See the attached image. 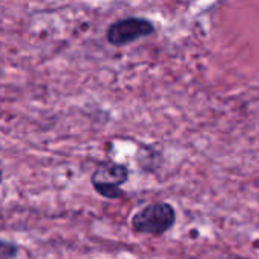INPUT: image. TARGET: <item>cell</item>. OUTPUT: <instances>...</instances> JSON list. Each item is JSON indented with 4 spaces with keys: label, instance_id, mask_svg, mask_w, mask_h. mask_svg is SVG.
<instances>
[{
    "label": "cell",
    "instance_id": "7a4b0ae2",
    "mask_svg": "<svg viewBox=\"0 0 259 259\" xmlns=\"http://www.w3.org/2000/svg\"><path fill=\"white\" fill-rule=\"evenodd\" d=\"M129 179V168L124 164L106 161L100 162L91 175V185L94 191L105 199H120L124 196L121 185Z\"/></svg>",
    "mask_w": 259,
    "mask_h": 259
},
{
    "label": "cell",
    "instance_id": "3957f363",
    "mask_svg": "<svg viewBox=\"0 0 259 259\" xmlns=\"http://www.w3.org/2000/svg\"><path fill=\"white\" fill-rule=\"evenodd\" d=\"M155 33V24L143 17H127L114 21L106 29V41L114 47L132 44L141 38Z\"/></svg>",
    "mask_w": 259,
    "mask_h": 259
},
{
    "label": "cell",
    "instance_id": "5b68a950",
    "mask_svg": "<svg viewBox=\"0 0 259 259\" xmlns=\"http://www.w3.org/2000/svg\"><path fill=\"white\" fill-rule=\"evenodd\" d=\"M2 181H3V171L0 170V185H2Z\"/></svg>",
    "mask_w": 259,
    "mask_h": 259
},
{
    "label": "cell",
    "instance_id": "6da1fadb",
    "mask_svg": "<svg viewBox=\"0 0 259 259\" xmlns=\"http://www.w3.org/2000/svg\"><path fill=\"white\" fill-rule=\"evenodd\" d=\"M176 223V211L170 203L158 202L144 206L132 217V229L138 234L162 235Z\"/></svg>",
    "mask_w": 259,
    "mask_h": 259
},
{
    "label": "cell",
    "instance_id": "277c9868",
    "mask_svg": "<svg viewBox=\"0 0 259 259\" xmlns=\"http://www.w3.org/2000/svg\"><path fill=\"white\" fill-rule=\"evenodd\" d=\"M18 255V247L14 243L0 240V259H15Z\"/></svg>",
    "mask_w": 259,
    "mask_h": 259
}]
</instances>
